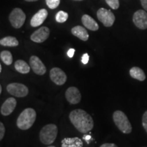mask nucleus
<instances>
[{
	"label": "nucleus",
	"mask_w": 147,
	"mask_h": 147,
	"mask_svg": "<svg viewBox=\"0 0 147 147\" xmlns=\"http://www.w3.org/2000/svg\"><path fill=\"white\" fill-rule=\"evenodd\" d=\"M69 119L73 125L80 133H87L92 130L94 126V121L91 116L82 109L72 110L69 113Z\"/></svg>",
	"instance_id": "nucleus-1"
},
{
	"label": "nucleus",
	"mask_w": 147,
	"mask_h": 147,
	"mask_svg": "<svg viewBox=\"0 0 147 147\" xmlns=\"http://www.w3.org/2000/svg\"><path fill=\"white\" fill-rule=\"evenodd\" d=\"M36 119V110L31 108H26L18 117L16 125L20 129L27 130L32 127Z\"/></svg>",
	"instance_id": "nucleus-2"
},
{
	"label": "nucleus",
	"mask_w": 147,
	"mask_h": 147,
	"mask_svg": "<svg viewBox=\"0 0 147 147\" xmlns=\"http://www.w3.org/2000/svg\"><path fill=\"white\" fill-rule=\"evenodd\" d=\"M58 128L55 124H48L41 129L39 137L42 144L50 145L55 142L57 136Z\"/></svg>",
	"instance_id": "nucleus-3"
},
{
	"label": "nucleus",
	"mask_w": 147,
	"mask_h": 147,
	"mask_svg": "<svg viewBox=\"0 0 147 147\" xmlns=\"http://www.w3.org/2000/svg\"><path fill=\"white\" fill-rule=\"evenodd\" d=\"M113 121L116 126L123 134H130L132 126L125 114L121 110H116L113 115Z\"/></svg>",
	"instance_id": "nucleus-4"
},
{
	"label": "nucleus",
	"mask_w": 147,
	"mask_h": 147,
	"mask_svg": "<svg viewBox=\"0 0 147 147\" xmlns=\"http://www.w3.org/2000/svg\"><path fill=\"white\" fill-rule=\"evenodd\" d=\"M26 19V15L21 8H14L9 16V20L12 26L16 29H19L23 26Z\"/></svg>",
	"instance_id": "nucleus-5"
},
{
	"label": "nucleus",
	"mask_w": 147,
	"mask_h": 147,
	"mask_svg": "<svg viewBox=\"0 0 147 147\" xmlns=\"http://www.w3.org/2000/svg\"><path fill=\"white\" fill-rule=\"evenodd\" d=\"M6 89L10 95L16 97H25L29 93V89L27 86L18 82L9 84Z\"/></svg>",
	"instance_id": "nucleus-6"
},
{
	"label": "nucleus",
	"mask_w": 147,
	"mask_h": 147,
	"mask_svg": "<svg viewBox=\"0 0 147 147\" xmlns=\"http://www.w3.org/2000/svg\"><path fill=\"white\" fill-rule=\"evenodd\" d=\"M97 18L104 26L109 27L113 26L115 21V16L111 11L105 8H100L97 12Z\"/></svg>",
	"instance_id": "nucleus-7"
},
{
	"label": "nucleus",
	"mask_w": 147,
	"mask_h": 147,
	"mask_svg": "<svg viewBox=\"0 0 147 147\" xmlns=\"http://www.w3.org/2000/svg\"><path fill=\"white\" fill-rule=\"evenodd\" d=\"M133 22L140 29H147V12L146 10H139L134 14Z\"/></svg>",
	"instance_id": "nucleus-8"
},
{
	"label": "nucleus",
	"mask_w": 147,
	"mask_h": 147,
	"mask_svg": "<svg viewBox=\"0 0 147 147\" xmlns=\"http://www.w3.org/2000/svg\"><path fill=\"white\" fill-rule=\"evenodd\" d=\"M31 68L36 74L42 76L47 72V67L38 57L33 55L29 59Z\"/></svg>",
	"instance_id": "nucleus-9"
},
{
	"label": "nucleus",
	"mask_w": 147,
	"mask_h": 147,
	"mask_svg": "<svg viewBox=\"0 0 147 147\" xmlns=\"http://www.w3.org/2000/svg\"><path fill=\"white\" fill-rule=\"evenodd\" d=\"M51 80L57 85H63L67 80L65 73L59 67H53L50 71Z\"/></svg>",
	"instance_id": "nucleus-10"
},
{
	"label": "nucleus",
	"mask_w": 147,
	"mask_h": 147,
	"mask_svg": "<svg viewBox=\"0 0 147 147\" xmlns=\"http://www.w3.org/2000/svg\"><path fill=\"white\" fill-rule=\"evenodd\" d=\"M50 35V29L47 27H41L31 36L30 38L33 42L36 43H42L48 39Z\"/></svg>",
	"instance_id": "nucleus-11"
},
{
	"label": "nucleus",
	"mask_w": 147,
	"mask_h": 147,
	"mask_svg": "<svg viewBox=\"0 0 147 147\" xmlns=\"http://www.w3.org/2000/svg\"><path fill=\"white\" fill-rule=\"evenodd\" d=\"M65 98L70 104H77L81 100V94L76 87H70L66 90Z\"/></svg>",
	"instance_id": "nucleus-12"
},
{
	"label": "nucleus",
	"mask_w": 147,
	"mask_h": 147,
	"mask_svg": "<svg viewBox=\"0 0 147 147\" xmlns=\"http://www.w3.org/2000/svg\"><path fill=\"white\" fill-rule=\"evenodd\" d=\"M16 106V100L14 97H9L1 106V114L3 116H8L12 114Z\"/></svg>",
	"instance_id": "nucleus-13"
},
{
	"label": "nucleus",
	"mask_w": 147,
	"mask_h": 147,
	"mask_svg": "<svg viewBox=\"0 0 147 147\" xmlns=\"http://www.w3.org/2000/svg\"><path fill=\"white\" fill-rule=\"evenodd\" d=\"M48 16V12L46 9H41L33 16L30 24L33 27H39L45 22Z\"/></svg>",
	"instance_id": "nucleus-14"
},
{
	"label": "nucleus",
	"mask_w": 147,
	"mask_h": 147,
	"mask_svg": "<svg viewBox=\"0 0 147 147\" xmlns=\"http://www.w3.org/2000/svg\"><path fill=\"white\" fill-rule=\"evenodd\" d=\"M83 142L78 137L65 138L61 141V147H82Z\"/></svg>",
	"instance_id": "nucleus-15"
},
{
	"label": "nucleus",
	"mask_w": 147,
	"mask_h": 147,
	"mask_svg": "<svg viewBox=\"0 0 147 147\" xmlns=\"http://www.w3.org/2000/svg\"><path fill=\"white\" fill-rule=\"evenodd\" d=\"M82 23L84 27L89 29L91 31H97L99 29V25L97 22L91 16L87 14H84L82 16Z\"/></svg>",
	"instance_id": "nucleus-16"
},
{
	"label": "nucleus",
	"mask_w": 147,
	"mask_h": 147,
	"mask_svg": "<svg viewBox=\"0 0 147 147\" xmlns=\"http://www.w3.org/2000/svg\"><path fill=\"white\" fill-rule=\"evenodd\" d=\"M71 34L82 41H87L89 37L86 29L80 25H77V26L73 27L71 29Z\"/></svg>",
	"instance_id": "nucleus-17"
},
{
	"label": "nucleus",
	"mask_w": 147,
	"mask_h": 147,
	"mask_svg": "<svg viewBox=\"0 0 147 147\" xmlns=\"http://www.w3.org/2000/svg\"><path fill=\"white\" fill-rule=\"evenodd\" d=\"M30 66L28 65V63H26L23 60H17L14 63V68L18 72L23 74H28L30 71Z\"/></svg>",
	"instance_id": "nucleus-18"
},
{
	"label": "nucleus",
	"mask_w": 147,
	"mask_h": 147,
	"mask_svg": "<svg viewBox=\"0 0 147 147\" xmlns=\"http://www.w3.org/2000/svg\"><path fill=\"white\" fill-rule=\"evenodd\" d=\"M129 74L132 78L140 81H144L146 79V75L144 71L138 67H133L130 69Z\"/></svg>",
	"instance_id": "nucleus-19"
},
{
	"label": "nucleus",
	"mask_w": 147,
	"mask_h": 147,
	"mask_svg": "<svg viewBox=\"0 0 147 147\" xmlns=\"http://www.w3.org/2000/svg\"><path fill=\"white\" fill-rule=\"evenodd\" d=\"M18 41L16 38L12 36H6L1 38L0 40V45L3 47H14L18 45Z\"/></svg>",
	"instance_id": "nucleus-20"
},
{
	"label": "nucleus",
	"mask_w": 147,
	"mask_h": 147,
	"mask_svg": "<svg viewBox=\"0 0 147 147\" xmlns=\"http://www.w3.org/2000/svg\"><path fill=\"white\" fill-rule=\"evenodd\" d=\"M0 58H1V61H3V63L7 65H11L13 61L12 53L8 51H1L0 53Z\"/></svg>",
	"instance_id": "nucleus-21"
},
{
	"label": "nucleus",
	"mask_w": 147,
	"mask_h": 147,
	"mask_svg": "<svg viewBox=\"0 0 147 147\" xmlns=\"http://www.w3.org/2000/svg\"><path fill=\"white\" fill-rule=\"evenodd\" d=\"M67 18H68V14L62 10L59 11L56 14V16H55V19H56L57 22L60 23H65L67 20Z\"/></svg>",
	"instance_id": "nucleus-22"
},
{
	"label": "nucleus",
	"mask_w": 147,
	"mask_h": 147,
	"mask_svg": "<svg viewBox=\"0 0 147 147\" xmlns=\"http://www.w3.org/2000/svg\"><path fill=\"white\" fill-rule=\"evenodd\" d=\"M46 3L50 9H55L59 5L60 0H46Z\"/></svg>",
	"instance_id": "nucleus-23"
},
{
	"label": "nucleus",
	"mask_w": 147,
	"mask_h": 147,
	"mask_svg": "<svg viewBox=\"0 0 147 147\" xmlns=\"http://www.w3.org/2000/svg\"><path fill=\"white\" fill-rule=\"evenodd\" d=\"M106 2L109 5L110 8L114 10H117L119 8V0H106Z\"/></svg>",
	"instance_id": "nucleus-24"
},
{
	"label": "nucleus",
	"mask_w": 147,
	"mask_h": 147,
	"mask_svg": "<svg viewBox=\"0 0 147 147\" xmlns=\"http://www.w3.org/2000/svg\"><path fill=\"white\" fill-rule=\"evenodd\" d=\"M142 126L147 132V110L142 116Z\"/></svg>",
	"instance_id": "nucleus-25"
},
{
	"label": "nucleus",
	"mask_w": 147,
	"mask_h": 147,
	"mask_svg": "<svg viewBox=\"0 0 147 147\" xmlns=\"http://www.w3.org/2000/svg\"><path fill=\"white\" fill-rule=\"evenodd\" d=\"M5 127L4 125L3 124V123H0V140L3 139V138L4 137L5 135Z\"/></svg>",
	"instance_id": "nucleus-26"
},
{
	"label": "nucleus",
	"mask_w": 147,
	"mask_h": 147,
	"mask_svg": "<svg viewBox=\"0 0 147 147\" xmlns=\"http://www.w3.org/2000/svg\"><path fill=\"white\" fill-rule=\"evenodd\" d=\"M89 55H88L87 53H85V54H84L82 57V59H81L82 63L83 64H87L88 63V62H89Z\"/></svg>",
	"instance_id": "nucleus-27"
},
{
	"label": "nucleus",
	"mask_w": 147,
	"mask_h": 147,
	"mask_svg": "<svg viewBox=\"0 0 147 147\" xmlns=\"http://www.w3.org/2000/svg\"><path fill=\"white\" fill-rule=\"evenodd\" d=\"M100 147H118L115 144L113 143H105V144H103L101 145Z\"/></svg>",
	"instance_id": "nucleus-28"
},
{
	"label": "nucleus",
	"mask_w": 147,
	"mask_h": 147,
	"mask_svg": "<svg viewBox=\"0 0 147 147\" xmlns=\"http://www.w3.org/2000/svg\"><path fill=\"white\" fill-rule=\"evenodd\" d=\"M74 53H75V49H70L68 51V52H67V55H68V57L69 58H72L74 55Z\"/></svg>",
	"instance_id": "nucleus-29"
},
{
	"label": "nucleus",
	"mask_w": 147,
	"mask_h": 147,
	"mask_svg": "<svg viewBox=\"0 0 147 147\" xmlns=\"http://www.w3.org/2000/svg\"><path fill=\"white\" fill-rule=\"evenodd\" d=\"M140 2L144 10L147 11V0H140Z\"/></svg>",
	"instance_id": "nucleus-30"
},
{
	"label": "nucleus",
	"mask_w": 147,
	"mask_h": 147,
	"mask_svg": "<svg viewBox=\"0 0 147 147\" xmlns=\"http://www.w3.org/2000/svg\"><path fill=\"white\" fill-rule=\"evenodd\" d=\"M84 139L86 140V141H87V142H89V140L91 138V136H84Z\"/></svg>",
	"instance_id": "nucleus-31"
},
{
	"label": "nucleus",
	"mask_w": 147,
	"mask_h": 147,
	"mask_svg": "<svg viewBox=\"0 0 147 147\" xmlns=\"http://www.w3.org/2000/svg\"><path fill=\"white\" fill-rule=\"evenodd\" d=\"M25 1H29V2H32V1H38V0H25Z\"/></svg>",
	"instance_id": "nucleus-32"
},
{
	"label": "nucleus",
	"mask_w": 147,
	"mask_h": 147,
	"mask_svg": "<svg viewBox=\"0 0 147 147\" xmlns=\"http://www.w3.org/2000/svg\"><path fill=\"white\" fill-rule=\"evenodd\" d=\"M2 93V87H1V85H0V93Z\"/></svg>",
	"instance_id": "nucleus-33"
},
{
	"label": "nucleus",
	"mask_w": 147,
	"mask_h": 147,
	"mask_svg": "<svg viewBox=\"0 0 147 147\" xmlns=\"http://www.w3.org/2000/svg\"><path fill=\"white\" fill-rule=\"evenodd\" d=\"M2 71V67H1V65H0V72Z\"/></svg>",
	"instance_id": "nucleus-34"
},
{
	"label": "nucleus",
	"mask_w": 147,
	"mask_h": 147,
	"mask_svg": "<svg viewBox=\"0 0 147 147\" xmlns=\"http://www.w3.org/2000/svg\"><path fill=\"white\" fill-rule=\"evenodd\" d=\"M47 147H55V146H47Z\"/></svg>",
	"instance_id": "nucleus-35"
},
{
	"label": "nucleus",
	"mask_w": 147,
	"mask_h": 147,
	"mask_svg": "<svg viewBox=\"0 0 147 147\" xmlns=\"http://www.w3.org/2000/svg\"><path fill=\"white\" fill-rule=\"evenodd\" d=\"M74 1H82V0H74Z\"/></svg>",
	"instance_id": "nucleus-36"
}]
</instances>
